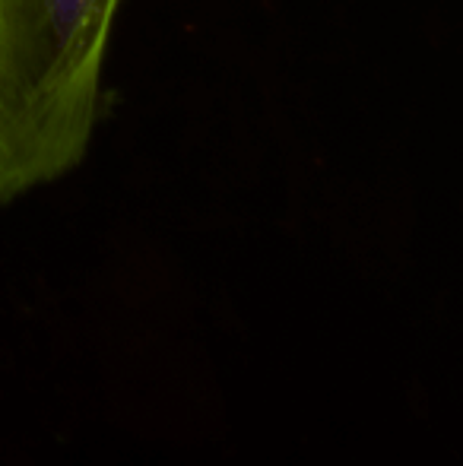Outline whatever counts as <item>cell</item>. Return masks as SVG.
<instances>
[{"label":"cell","instance_id":"cell-1","mask_svg":"<svg viewBox=\"0 0 463 466\" xmlns=\"http://www.w3.org/2000/svg\"><path fill=\"white\" fill-rule=\"evenodd\" d=\"M117 10L121 0H0V203L86 159Z\"/></svg>","mask_w":463,"mask_h":466}]
</instances>
